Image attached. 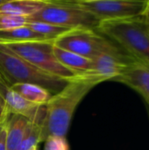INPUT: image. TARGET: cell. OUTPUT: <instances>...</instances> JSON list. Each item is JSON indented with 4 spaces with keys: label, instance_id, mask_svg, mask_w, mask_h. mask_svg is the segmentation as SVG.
<instances>
[{
    "label": "cell",
    "instance_id": "1",
    "mask_svg": "<svg viewBox=\"0 0 149 150\" xmlns=\"http://www.w3.org/2000/svg\"><path fill=\"white\" fill-rule=\"evenodd\" d=\"M102 82H105L103 78L83 72L70 80L61 92L53 95L45 105L40 142H44L51 135L66 137L77 106L85 96Z\"/></svg>",
    "mask_w": 149,
    "mask_h": 150
},
{
    "label": "cell",
    "instance_id": "2",
    "mask_svg": "<svg viewBox=\"0 0 149 150\" xmlns=\"http://www.w3.org/2000/svg\"><path fill=\"white\" fill-rule=\"evenodd\" d=\"M97 32L117 43L132 56L149 65V29L143 17L101 21Z\"/></svg>",
    "mask_w": 149,
    "mask_h": 150
},
{
    "label": "cell",
    "instance_id": "3",
    "mask_svg": "<svg viewBox=\"0 0 149 150\" xmlns=\"http://www.w3.org/2000/svg\"><path fill=\"white\" fill-rule=\"evenodd\" d=\"M0 72L11 85L36 84L53 95L61 92L70 81L40 70L2 43H0Z\"/></svg>",
    "mask_w": 149,
    "mask_h": 150
},
{
    "label": "cell",
    "instance_id": "4",
    "mask_svg": "<svg viewBox=\"0 0 149 150\" xmlns=\"http://www.w3.org/2000/svg\"><path fill=\"white\" fill-rule=\"evenodd\" d=\"M26 22H43L79 30H96L100 20L73 0H47L39 11L25 18Z\"/></svg>",
    "mask_w": 149,
    "mask_h": 150
},
{
    "label": "cell",
    "instance_id": "5",
    "mask_svg": "<svg viewBox=\"0 0 149 150\" xmlns=\"http://www.w3.org/2000/svg\"><path fill=\"white\" fill-rule=\"evenodd\" d=\"M54 41L55 40H43L2 44L36 68L50 75L66 80H72L81 76L82 73L73 71L58 62L53 53Z\"/></svg>",
    "mask_w": 149,
    "mask_h": 150
},
{
    "label": "cell",
    "instance_id": "6",
    "mask_svg": "<svg viewBox=\"0 0 149 150\" xmlns=\"http://www.w3.org/2000/svg\"><path fill=\"white\" fill-rule=\"evenodd\" d=\"M54 45L90 60L101 54H130L96 30H78L57 39Z\"/></svg>",
    "mask_w": 149,
    "mask_h": 150
},
{
    "label": "cell",
    "instance_id": "7",
    "mask_svg": "<svg viewBox=\"0 0 149 150\" xmlns=\"http://www.w3.org/2000/svg\"><path fill=\"white\" fill-rule=\"evenodd\" d=\"M77 5L93 14L98 20H120L143 16L145 0H73Z\"/></svg>",
    "mask_w": 149,
    "mask_h": 150
},
{
    "label": "cell",
    "instance_id": "8",
    "mask_svg": "<svg viewBox=\"0 0 149 150\" xmlns=\"http://www.w3.org/2000/svg\"><path fill=\"white\" fill-rule=\"evenodd\" d=\"M139 62H141L131 54H101L92 60L91 69L87 72L112 81Z\"/></svg>",
    "mask_w": 149,
    "mask_h": 150
},
{
    "label": "cell",
    "instance_id": "9",
    "mask_svg": "<svg viewBox=\"0 0 149 150\" xmlns=\"http://www.w3.org/2000/svg\"><path fill=\"white\" fill-rule=\"evenodd\" d=\"M0 95L5 101L8 110L11 113L25 116L30 120H43L46 112L45 105H38L25 101L12 89L11 85L0 72Z\"/></svg>",
    "mask_w": 149,
    "mask_h": 150
},
{
    "label": "cell",
    "instance_id": "10",
    "mask_svg": "<svg viewBox=\"0 0 149 150\" xmlns=\"http://www.w3.org/2000/svg\"><path fill=\"white\" fill-rule=\"evenodd\" d=\"M112 81L122 83L138 91L149 102V65L139 62Z\"/></svg>",
    "mask_w": 149,
    "mask_h": 150
},
{
    "label": "cell",
    "instance_id": "11",
    "mask_svg": "<svg viewBox=\"0 0 149 150\" xmlns=\"http://www.w3.org/2000/svg\"><path fill=\"white\" fill-rule=\"evenodd\" d=\"M31 121L18 113H11L7 123V150H17L25 136Z\"/></svg>",
    "mask_w": 149,
    "mask_h": 150
},
{
    "label": "cell",
    "instance_id": "12",
    "mask_svg": "<svg viewBox=\"0 0 149 150\" xmlns=\"http://www.w3.org/2000/svg\"><path fill=\"white\" fill-rule=\"evenodd\" d=\"M47 0H7L0 6V13L17 17H28L39 11Z\"/></svg>",
    "mask_w": 149,
    "mask_h": 150
},
{
    "label": "cell",
    "instance_id": "13",
    "mask_svg": "<svg viewBox=\"0 0 149 150\" xmlns=\"http://www.w3.org/2000/svg\"><path fill=\"white\" fill-rule=\"evenodd\" d=\"M53 53L58 62L64 67L76 71L77 73H83L90 71L92 66V60L70 52L66 49H62L56 46H53Z\"/></svg>",
    "mask_w": 149,
    "mask_h": 150
},
{
    "label": "cell",
    "instance_id": "14",
    "mask_svg": "<svg viewBox=\"0 0 149 150\" xmlns=\"http://www.w3.org/2000/svg\"><path fill=\"white\" fill-rule=\"evenodd\" d=\"M54 40L24 25L6 31H0V43H19L30 41Z\"/></svg>",
    "mask_w": 149,
    "mask_h": 150
},
{
    "label": "cell",
    "instance_id": "15",
    "mask_svg": "<svg viewBox=\"0 0 149 150\" xmlns=\"http://www.w3.org/2000/svg\"><path fill=\"white\" fill-rule=\"evenodd\" d=\"M11 89L25 101L38 105H46L53 97L47 90L32 83H18L11 85Z\"/></svg>",
    "mask_w": 149,
    "mask_h": 150
},
{
    "label": "cell",
    "instance_id": "16",
    "mask_svg": "<svg viewBox=\"0 0 149 150\" xmlns=\"http://www.w3.org/2000/svg\"><path fill=\"white\" fill-rule=\"evenodd\" d=\"M26 26L32 28L33 31L46 36L48 39L56 40L68 33L78 31L79 29H71L67 27H62L52 24L43 23V22H26Z\"/></svg>",
    "mask_w": 149,
    "mask_h": 150
},
{
    "label": "cell",
    "instance_id": "17",
    "mask_svg": "<svg viewBox=\"0 0 149 150\" xmlns=\"http://www.w3.org/2000/svg\"><path fill=\"white\" fill-rule=\"evenodd\" d=\"M42 120H34L31 121L28 131L17 150H28L39 146L40 143Z\"/></svg>",
    "mask_w": 149,
    "mask_h": 150
},
{
    "label": "cell",
    "instance_id": "18",
    "mask_svg": "<svg viewBox=\"0 0 149 150\" xmlns=\"http://www.w3.org/2000/svg\"><path fill=\"white\" fill-rule=\"evenodd\" d=\"M25 24L26 20L24 17H17L0 13V31H6L24 26Z\"/></svg>",
    "mask_w": 149,
    "mask_h": 150
},
{
    "label": "cell",
    "instance_id": "19",
    "mask_svg": "<svg viewBox=\"0 0 149 150\" xmlns=\"http://www.w3.org/2000/svg\"><path fill=\"white\" fill-rule=\"evenodd\" d=\"M44 142V150H69L68 143L64 136L51 135Z\"/></svg>",
    "mask_w": 149,
    "mask_h": 150
},
{
    "label": "cell",
    "instance_id": "20",
    "mask_svg": "<svg viewBox=\"0 0 149 150\" xmlns=\"http://www.w3.org/2000/svg\"><path fill=\"white\" fill-rule=\"evenodd\" d=\"M11 113L6 109L0 117V150H7V123Z\"/></svg>",
    "mask_w": 149,
    "mask_h": 150
},
{
    "label": "cell",
    "instance_id": "21",
    "mask_svg": "<svg viewBox=\"0 0 149 150\" xmlns=\"http://www.w3.org/2000/svg\"><path fill=\"white\" fill-rule=\"evenodd\" d=\"M6 109H8L7 108V105H6V104H5V101L4 100V98L1 97V95H0V117H1V115L3 114V112L6 110Z\"/></svg>",
    "mask_w": 149,
    "mask_h": 150
},
{
    "label": "cell",
    "instance_id": "22",
    "mask_svg": "<svg viewBox=\"0 0 149 150\" xmlns=\"http://www.w3.org/2000/svg\"><path fill=\"white\" fill-rule=\"evenodd\" d=\"M144 18H149V0H148V5H147V8L143 13V16Z\"/></svg>",
    "mask_w": 149,
    "mask_h": 150
},
{
    "label": "cell",
    "instance_id": "23",
    "mask_svg": "<svg viewBox=\"0 0 149 150\" xmlns=\"http://www.w3.org/2000/svg\"><path fill=\"white\" fill-rule=\"evenodd\" d=\"M144 19H145V22H146V24H147V25H148V27L149 29V18H144Z\"/></svg>",
    "mask_w": 149,
    "mask_h": 150
},
{
    "label": "cell",
    "instance_id": "24",
    "mask_svg": "<svg viewBox=\"0 0 149 150\" xmlns=\"http://www.w3.org/2000/svg\"><path fill=\"white\" fill-rule=\"evenodd\" d=\"M6 1H7V0H0V6H1L2 4H4Z\"/></svg>",
    "mask_w": 149,
    "mask_h": 150
},
{
    "label": "cell",
    "instance_id": "25",
    "mask_svg": "<svg viewBox=\"0 0 149 150\" xmlns=\"http://www.w3.org/2000/svg\"><path fill=\"white\" fill-rule=\"evenodd\" d=\"M28 150H38V147H33V148H32V149Z\"/></svg>",
    "mask_w": 149,
    "mask_h": 150
},
{
    "label": "cell",
    "instance_id": "26",
    "mask_svg": "<svg viewBox=\"0 0 149 150\" xmlns=\"http://www.w3.org/2000/svg\"><path fill=\"white\" fill-rule=\"evenodd\" d=\"M148 103V107H149V102H147Z\"/></svg>",
    "mask_w": 149,
    "mask_h": 150
}]
</instances>
